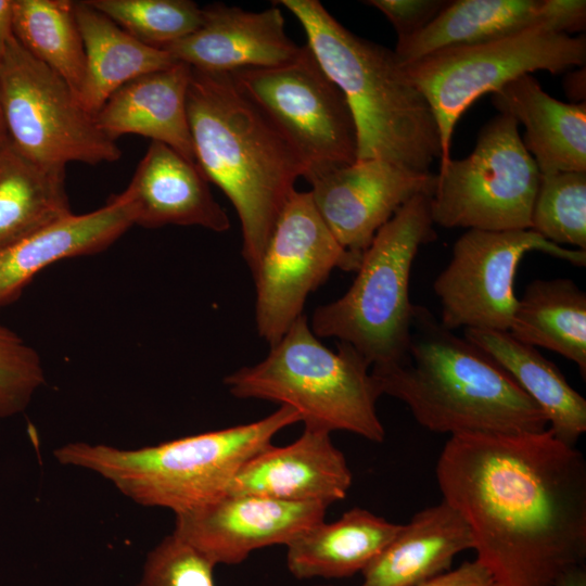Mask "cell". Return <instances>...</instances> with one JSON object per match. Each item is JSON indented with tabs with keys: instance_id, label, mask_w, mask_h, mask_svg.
<instances>
[{
	"instance_id": "cell-12",
	"label": "cell",
	"mask_w": 586,
	"mask_h": 586,
	"mask_svg": "<svg viewBox=\"0 0 586 586\" xmlns=\"http://www.w3.org/2000/svg\"><path fill=\"white\" fill-rule=\"evenodd\" d=\"M539 251L577 266L586 251L563 249L532 229H469L455 242L451 257L433 282L441 305L440 322L463 328L508 332L519 298L514 279L523 257Z\"/></svg>"
},
{
	"instance_id": "cell-21",
	"label": "cell",
	"mask_w": 586,
	"mask_h": 586,
	"mask_svg": "<svg viewBox=\"0 0 586 586\" xmlns=\"http://www.w3.org/2000/svg\"><path fill=\"white\" fill-rule=\"evenodd\" d=\"M492 102L525 127L522 139L540 175L586 171V103L552 98L531 74L492 93Z\"/></svg>"
},
{
	"instance_id": "cell-2",
	"label": "cell",
	"mask_w": 586,
	"mask_h": 586,
	"mask_svg": "<svg viewBox=\"0 0 586 586\" xmlns=\"http://www.w3.org/2000/svg\"><path fill=\"white\" fill-rule=\"evenodd\" d=\"M187 112L195 163L234 206L253 273L304 162L229 73L192 68Z\"/></svg>"
},
{
	"instance_id": "cell-33",
	"label": "cell",
	"mask_w": 586,
	"mask_h": 586,
	"mask_svg": "<svg viewBox=\"0 0 586 586\" xmlns=\"http://www.w3.org/2000/svg\"><path fill=\"white\" fill-rule=\"evenodd\" d=\"M214 564L174 533L146 556L137 586H215Z\"/></svg>"
},
{
	"instance_id": "cell-35",
	"label": "cell",
	"mask_w": 586,
	"mask_h": 586,
	"mask_svg": "<svg viewBox=\"0 0 586 586\" xmlns=\"http://www.w3.org/2000/svg\"><path fill=\"white\" fill-rule=\"evenodd\" d=\"M332 586V585H315ZM419 586H499L491 573L476 560L466 561L455 570Z\"/></svg>"
},
{
	"instance_id": "cell-36",
	"label": "cell",
	"mask_w": 586,
	"mask_h": 586,
	"mask_svg": "<svg viewBox=\"0 0 586 586\" xmlns=\"http://www.w3.org/2000/svg\"><path fill=\"white\" fill-rule=\"evenodd\" d=\"M13 36V0H0V60Z\"/></svg>"
},
{
	"instance_id": "cell-19",
	"label": "cell",
	"mask_w": 586,
	"mask_h": 586,
	"mask_svg": "<svg viewBox=\"0 0 586 586\" xmlns=\"http://www.w3.org/2000/svg\"><path fill=\"white\" fill-rule=\"evenodd\" d=\"M125 190L136 203V225L141 227L200 226L215 232L230 228L198 164L164 143L151 142Z\"/></svg>"
},
{
	"instance_id": "cell-14",
	"label": "cell",
	"mask_w": 586,
	"mask_h": 586,
	"mask_svg": "<svg viewBox=\"0 0 586 586\" xmlns=\"http://www.w3.org/2000/svg\"><path fill=\"white\" fill-rule=\"evenodd\" d=\"M314 204L340 245L361 259L374 235L412 198L432 196L436 175L369 158L307 180Z\"/></svg>"
},
{
	"instance_id": "cell-16",
	"label": "cell",
	"mask_w": 586,
	"mask_h": 586,
	"mask_svg": "<svg viewBox=\"0 0 586 586\" xmlns=\"http://www.w3.org/2000/svg\"><path fill=\"white\" fill-rule=\"evenodd\" d=\"M202 11L196 30L163 48L192 68L230 74L273 67L293 61L302 50L288 36L278 7L254 12L212 3Z\"/></svg>"
},
{
	"instance_id": "cell-26",
	"label": "cell",
	"mask_w": 586,
	"mask_h": 586,
	"mask_svg": "<svg viewBox=\"0 0 586 586\" xmlns=\"http://www.w3.org/2000/svg\"><path fill=\"white\" fill-rule=\"evenodd\" d=\"M464 339L488 354L543 410L548 429L575 446L586 432V400L560 369L509 332L466 329Z\"/></svg>"
},
{
	"instance_id": "cell-30",
	"label": "cell",
	"mask_w": 586,
	"mask_h": 586,
	"mask_svg": "<svg viewBox=\"0 0 586 586\" xmlns=\"http://www.w3.org/2000/svg\"><path fill=\"white\" fill-rule=\"evenodd\" d=\"M137 40L163 49L196 30L202 8L190 0H87Z\"/></svg>"
},
{
	"instance_id": "cell-23",
	"label": "cell",
	"mask_w": 586,
	"mask_h": 586,
	"mask_svg": "<svg viewBox=\"0 0 586 586\" xmlns=\"http://www.w3.org/2000/svg\"><path fill=\"white\" fill-rule=\"evenodd\" d=\"M534 27L555 31L548 0L448 1L423 29L397 40L394 52L400 64H407L436 51L482 44Z\"/></svg>"
},
{
	"instance_id": "cell-34",
	"label": "cell",
	"mask_w": 586,
	"mask_h": 586,
	"mask_svg": "<svg viewBox=\"0 0 586 586\" xmlns=\"http://www.w3.org/2000/svg\"><path fill=\"white\" fill-rule=\"evenodd\" d=\"M448 1L370 0L365 3L381 11L393 25L397 40L408 38L429 25Z\"/></svg>"
},
{
	"instance_id": "cell-32",
	"label": "cell",
	"mask_w": 586,
	"mask_h": 586,
	"mask_svg": "<svg viewBox=\"0 0 586 586\" xmlns=\"http://www.w3.org/2000/svg\"><path fill=\"white\" fill-rule=\"evenodd\" d=\"M43 382L39 354L0 323V419L23 412Z\"/></svg>"
},
{
	"instance_id": "cell-5",
	"label": "cell",
	"mask_w": 586,
	"mask_h": 586,
	"mask_svg": "<svg viewBox=\"0 0 586 586\" xmlns=\"http://www.w3.org/2000/svg\"><path fill=\"white\" fill-rule=\"evenodd\" d=\"M300 421L294 408L281 405L255 422L153 446L122 449L73 442L56 448L54 456L64 466L101 475L139 505L178 514L225 495L251 458L271 446L278 432Z\"/></svg>"
},
{
	"instance_id": "cell-6",
	"label": "cell",
	"mask_w": 586,
	"mask_h": 586,
	"mask_svg": "<svg viewBox=\"0 0 586 586\" xmlns=\"http://www.w3.org/2000/svg\"><path fill=\"white\" fill-rule=\"evenodd\" d=\"M238 398L271 400L294 408L305 428L335 430L382 443L384 426L377 412L381 396L371 366L352 345L324 346L302 315L260 362L224 379Z\"/></svg>"
},
{
	"instance_id": "cell-17",
	"label": "cell",
	"mask_w": 586,
	"mask_h": 586,
	"mask_svg": "<svg viewBox=\"0 0 586 586\" xmlns=\"http://www.w3.org/2000/svg\"><path fill=\"white\" fill-rule=\"evenodd\" d=\"M353 475L330 433L304 429L293 443L269 446L251 458L230 482L226 494H246L328 507L347 496Z\"/></svg>"
},
{
	"instance_id": "cell-39",
	"label": "cell",
	"mask_w": 586,
	"mask_h": 586,
	"mask_svg": "<svg viewBox=\"0 0 586 586\" xmlns=\"http://www.w3.org/2000/svg\"><path fill=\"white\" fill-rule=\"evenodd\" d=\"M8 142V136L4 128L1 110H0V149Z\"/></svg>"
},
{
	"instance_id": "cell-25",
	"label": "cell",
	"mask_w": 586,
	"mask_h": 586,
	"mask_svg": "<svg viewBox=\"0 0 586 586\" xmlns=\"http://www.w3.org/2000/svg\"><path fill=\"white\" fill-rule=\"evenodd\" d=\"M74 14L86 56L78 100L93 116L125 84L177 63L166 50L137 40L88 1H74Z\"/></svg>"
},
{
	"instance_id": "cell-22",
	"label": "cell",
	"mask_w": 586,
	"mask_h": 586,
	"mask_svg": "<svg viewBox=\"0 0 586 586\" xmlns=\"http://www.w3.org/2000/svg\"><path fill=\"white\" fill-rule=\"evenodd\" d=\"M473 549L471 530L447 501L424 508L361 572L360 586H419L450 570L454 559Z\"/></svg>"
},
{
	"instance_id": "cell-27",
	"label": "cell",
	"mask_w": 586,
	"mask_h": 586,
	"mask_svg": "<svg viewBox=\"0 0 586 586\" xmlns=\"http://www.w3.org/2000/svg\"><path fill=\"white\" fill-rule=\"evenodd\" d=\"M515 340L550 349L586 377V293L566 278L536 279L518 301L509 331Z\"/></svg>"
},
{
	"instance_id": "cell-24",
	"label": "cell",
	"mask_w": 586,
	"mask_h": 586,
	"mask_svg": "<svg viewBox=\"0 0 586 586\" xmlns=\"http://www.w3.org/2000/svg\"><path fill=\"white\" fill-rule=\"evenodd\" d=\"M400 527L367 509L352 508L339 520L321 521L293 538L286 545L288 569L300 579L352 576L362 572Z\"/></svg>"
},
{
	"instance_id": "cell-7",
	"label": "cell",
	"mask_w": 586,
	"mask_h": 586,
	"mask_svg": "<svg viewBox=\"0 0 586 586\" xmlns=\"http://www.w3.org/2000/svg\"><path fill=\"white\" fill-rule=\"evenodd\" d=\"M430 200L412 198L379 229L349 289L317 307L309 321L318 337L352 345L371 368L398 364L407 354L416 309L409 296L412 264L419 249L436 239Z\"/></svg>"
},
{
	"instance_id": "cell-38",
	"label": "cell",
	"mask_w": 586,
	"mask_h": 586,
	"mask_svg": "<svg viewBox=\"0 0 586 586\" xmlns=\"http://www.w3.org/2000/svg\"><path fill=\"white\" fill-rule=\"evenodd\" d=\"M566 93L570 98L584 102L585 99V66L570 73L564 79Z\"/></svg>"
},
{
	"instance_id": "cell-10",
	"label": "cell",
	"mask_w": 586,
	"mask_h": 586,
	"mask_svg": "<svg viewBox=\"0 0 586 586\" xmlns=\"http://www.w3.org/2000/svg\"><path fill=\"white\" fill-rule=\"evenodd\" d=\"M499 113L479 132L470 155L440 166L430 200L434 225L486 231L531 229L540 173L519 133Z\"/></svg>"
},
{
	"instance_id": "cell-20",
	"label": "cell",
	"mask_w": 586,
	"mask_h": 586,
	"mask_svg": "<svg viewBox=\"0 0 586 586\" xmlns=\"http://www.w3.org/2000/svg\"><path fill=\"white\" fill-rule=\"evenodd\" d=\"M191 71L177 62L130 80L95 115L98 126L116 141L124 135H139L195 163L187 112Z\"/></svg>"
},
{
	"instance_id": "cell-1",
	"label": "cell",
	"mask_w": 586,
	"mask_h": 586,
	"mask_svg": "<svg viewBox=\"0 0 586 586\" xmlns=\"http://www.w3.org/2000/svg\"><path fill=\"white\" fill-rule=\"evenodd\" d=\"M499 586H552L586 558V461L549 429L453 435L435 468Z\"/></svg>"
},
{
	"instance_id": "cell-11",
	"label": "cell",
	"mask_w": 586,
	"mask_h": 586,
	"mask_svg": "<svg viewBox=\"0 0 586 586\" xmlns=\"http://www.w3.org/2000/svg\"><path fill=\"white\" fill-rule=\"evenodd\" d=\"M230 75L295 148L306 180L357 161V129L349 105L307 43L289 63Z\"/></svg>"
},
{
	"instance_id": "cell-31",
	"label": "cell",
	"mask_w": 586,
	"mask_h": 586,
	"mask_svg": "<svg viewBox=\"0 0 586 586\" xmlns=\"http://www.w3.org/2000/svg\"><path fill=\"white\" fill-rule=\"evenodd\" d=\"M531 229L553 244L586 251V171L540 175Z\"/></svg>"
},
{
	"instance_id": "cell-8",
	"label": "cell",
	"mask_w": 586,
	"mask_h": 586,
	"mask_svg": "<svg viewBox=\"0 0 586 586\" xmlns=\"http://www.w3.org/2000/svg\"><path fill=\"white\" fill-rule=\"evenodd\" d=\"M586 62L585 36L534 27L491 42L448 48L402 64L429 103L441 140V165L450 158L455 126L485 93L536 71L559 74ZM440 165V166H441Z\"/></svg>"
},
{
	"instance_id": "cell-3",
	"label": "cell",
	"mask_w": 586,
	"mask_h": 586,
	"mask_svg": "<svg viewBox=\"0 0 586 586\" xmlns=\"http://www.w3.org/2000/svg\"><path fill=\"white\" fill-rule=\"evenodd\" d=\"M381 395L399 399L441 434H525L548 429L538 405L488 354L416 305L405 358L371 368Z\"/></svg>"
},
{
	"instance_id": "cell-28",
	"label": "cell",
	"mask_w": 586,
	"mask_h": 586,
	"mask_svg": "<svg viewBox=\"0 0 586 586\" xmlns=\"http://www.w3.org/2000/svg\"><path fill=\"white\" fill-rule=\"evenodd\" d=\"M69 214L65 171L35 164L8 140L0 149V250Z\"/></svg>"
},
{
	"instance_id": "cell-29",
	"label": "cell",
	"mask_w": 586,
	"mask_h": 586,
	"mask_svg": "<svg viewBox=\"0 0 586 586\" xmlns=\"http://www.w3.org/2000/svg\"><path fill=\"white\" fill-rule=\"evenodd\" d=\"M13 35L35 59L78 93L84 80V42L69 0H13Z\"/></svg>"
},
{
	"instance_id": "cell-18",
	"label": "cell",
	"mask_w": 586,
	"mask_h": 586,
	"mask_svg": "<svg viewBox=\"0 0 586 586\" xmlns=\"http://www.w3.org/2000/svg\"><path fill=\"white\" fill-rule=\"evenodd\" d=\"M136 220V203L124 190L101 208L81 215L72 213L0 250V308L16 300L46 267L105 250Z\"/></svg>"
},
{
	"instance_id": "cell-13",
	"label": "cell",
	"mask_w": 586,
	"mask_h": 586,
	"mask_svg": "<svg viewBox=\"0 0 586 586\" xmlns=\"http://www.w3.org/2000/svg\"><path fill=\"white\" fill-rule=\"evenodd\" d=\"M360 258L346 252L319 215L310 192L294 190L284 204L254 270L258 335L276 344L303 314L307 296L335 268L356 271Z\"/></svg>"
},
{
	"instance_id": "cell-9",
	"label": "cell",
	"mask_w": 586,
	"mask_h": 586,
	"mask_svg": "<svg viewBox=\"0 0 586 586\" xmlns=\"http://www.w3.org/2000/svg\"><path fill=\"white\" fill-rule=\"evenodd\" d=\"M0 110L9 142L35 164L65 171L120 158L68 84L13 38L0 60Z\"/></svg>"
},
{
	"instance_id": "cell-4",
	"label": "cell",
	"mask_w": 586,
	"mask_h": 586,
	"mask_svg": "<svg viewBox=\"0 0 586 586\" xmlns=\"http://www.w3.org/2000/svg\"><path fill=\"white\" fill-rule=\"evenodd\" d=\"M275 4L298 20L308 47L345 95L357 129V161L380 158L430 173L442 153L437 124L394 50L353 34L317 0Z\"/></svg>"
},
{
	"instance_id": "cell-37",
	"label": "cell",
	"mask_w": 586,
	"mask_h": 586,
	"mask_svg": "<svg viewBox=\"0 0 586 586\" xmlns=\"http://www.w3.org/2000/svg\"><path fill=\"white\" fill-rule=\"evenodd\" d=\"M552 586H586L585 564H576L565 569L559 574Z\"/></svg>"
},
{
	"instance_id": "cell-15",
	"label": "cell",
	"mask_w": 586,
	"mask_h": 586,
	"mask_svg": "<svg viewBox=\"0 0 586 586\" xmlns=\"http://www.w3.org/2000/svg\"><path fill=\"white\" fill-rule=\"evenodd\" d=\"M328 506L246 494H225L176 514L174 534L214 565L239 564L259 548L288 545L324 521Z\"/></svg>"
}]
</instances>
